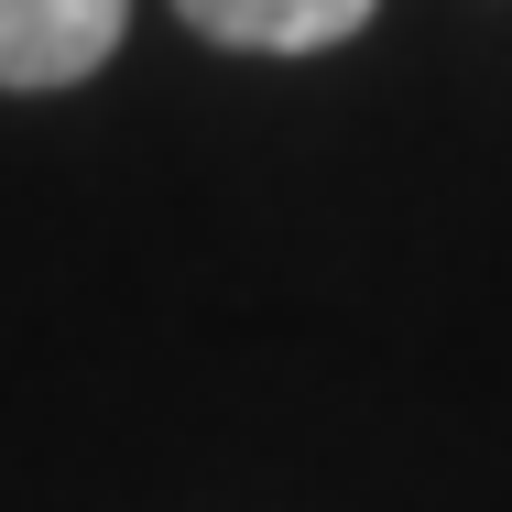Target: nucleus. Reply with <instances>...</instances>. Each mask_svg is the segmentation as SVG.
<instances>
[{
	"label": "nucleus",
	"instance_id": "obj_1",
	"mask_svg": "<svg viewBox=\"0 0 512 512\" xmlns=\"http://www.w3.org/2000/svg\"><path fill=\"white\" fill-rule=\"evenodd\" d=\"M131 0H0V88H77L109 66Z\"/></svg>",
	"mask_w": 512,
	"mask_h": 512
},
{
	"label": "nucleus",
	"instance_id": "obj_2",
	"mask_svg": "<svg viewBox=\"0 0 512 512\" xmlns=\"http://www.w3.org/2000/svg\"><path fill=\"white\" fill-rule=\"evenodd\" d=\"M207 44H240V55H327L371 22V0H175Z\"/></svg>",
	"mask_w": 512,
	"mask_h": 512
}]
</instances>
